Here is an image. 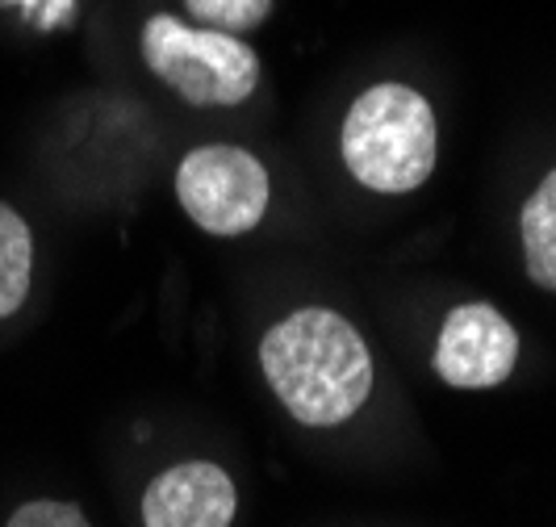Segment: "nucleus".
Here are the masks:
<instances>
[{
  "label": "nucleus",
  "mask_w": 556,
  "mask_h": 527,
  "mask_svg": "<svg viewBox=\"0 0 556 527\" xmlns=\"http://www.w3.org/2000/svg\"><path fill=\"white\" fill-rule=\"evenodd\" d=\"M9 527H88V519L72 502H26L22 511H13Z\"/></svg>",
  "instance_id": "9d476101"
},
{
  "label": "nucleus",
  "mask_w": 556,
  "mask_h": 527,
  "mask_svg": "<svg viewBox=\"0 0 556 527\" xmlns=\"http://www.w3.org/2000/svg\"><path fill=\"white\" fill-rule=\"evenodd\" d=\"M519 235H523V264L528 277L556 293V167L535 185L519 214Z\"/></svg>",
  "instance_id": "0eeeda50"
},
{
  "label": "nucleus",
  "mask_w": 556,
  "mask_h": 527,
  "mask_svg": "<svg viewBox=\"0 0 556 527\" xmlns=\"http://www.w3.org/2000/svg\"><path fill=\"white\" fill-rule=\"evenodd\" d=\"M147 67L193 105H239L260 84V59L243 38L193 29L172 13H155L142 29Z\"/></svg>",
  "instance_id": "7ed1b4c3"
},
{
  "label": "nucleus",
  "mask_w": 556,
  "mask_h": 527,
  "mask_svg": "<svg viewBox=\"0 0 556 527\" xmlns=\"http://www.w3.org/2000/svg\"><path fill=\"white\" fill-rule=\"evenodd\" d=\"M29 260H34V243H29V226L22 223L17 210L0 205V318L17 314L29 293Z\"/></svg>",
  "instance_id": "6e6552de"
},
{
  "label": "nucleus",
  "mask_w": 556,
  "mask_h": 527,
  "mask_svg": "<svg viewBox=\"0 0 556 527\" xmlns=\"http://www.w3.org/2000/svg\"><path fill=\"white\" fill-rule=\"evenodd\" d=\"M343 164L372 193H410L435 167V113L406 84H372L343 117Z\"/></svg>",
  "instance_id": "f03ea898"
},
{
  "label": "nucleus",
  "mask_w": 556,
  "mask_h": 527,
  "mask_svg": "<svg viewBox=\"0 0 556 527\" xmlns=\"http://www.w3.org/2000/svg\"><path fill=\"white\" fill-rule=\"evenodd\" d=\"M185 9L201 26L223 29V34H243V29H255L273 13V0H185Z\"/></svg>",
  "instance_id": "1a4fd4ad"
},
{
  "label": "nucleus",
  "mask_w": 556,
  "mask_h": 527,
  "mask_svg": "<svg viewBox=\"0 0 556 527\" xmlns=\"http://www.w3.org/2000/svg\"><path fill=\"white\" fill-rule=\"evenodd\" d=\"M519 361V331L490 302L456 305L435 343V373L456 389L502 386Z\"/></svg>",
  "instance_id": "39448f33"
},
{
  "label": "nucleus",
  "mask_w": 556,
  "mask_h": 527,
  "mask_svg": "<svg viewBox=\"0 0 556 527\" xmlns=\"http://www.w3.org/2000/svg\"><path fill=\"white\" fill-rule=\"evenodd\" d=\"M235 481L210 461H189L160 473L142 494L147 527H230L235 519Z\"/></svg>",
  "instance_id": "423d86ee"
},
{
  "label": "nucleus",
  "mask_w": 556,
  "mask_h": 527,
  "mask_svg": "<svg viewBox=\"0 0 556 527\" xmlns=\"http://www.w3.org/2000/svg\"><path fill=\"white\" fill-rule=\"evenodd\" d=\"M185 214L210 235H248L268 210V172L243 147H197L176 172Z\"/></svg>",
  "instance_id": "20e7f679"
},
{
  "label": "nucleus",
  "mask_w": 556,
  "mask_h": 527,
  "mask_svg": "<svg viewBox=\"0 0 556 527\" xmlns=\"http://www.w3.org/2000/svg\"><path fill=\"white\" fill-rule=\"evenodd\" d=\"M260 364L280 406L306 427H339L372 393V356L361 331L323 305L280 318L260 343Z\"/></svg>",
  "instance_id": "f257e3e1"
}]
</instances>
